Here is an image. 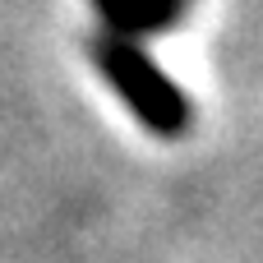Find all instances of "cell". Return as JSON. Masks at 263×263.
I'll return each instance as SVG.
<instances>
[{
  "label": "cell",
  "mask_w": 263,
  "mask_h": 263,
  "mask_svg": "<svg viewBox=\"0 0 263 263\" xmlns=\"http://www.w3.org/2000/svg\"><path fill=\"white\" fill-rule=\"evenodd\" d=\"M92 60H97V69L111 79V88L129 102V111H134L153 134H180V129H185L190 106H185L180 88H176L129 37H116V32L97 37V42H92Z\"/></svg>",
  "instance_id": "cell-1"
},
{
  "label": "cell",
  "mask_w": 263,
  "mask_h": 263,
  "mask_svg": "<svg viewBox=\"0 0 263 263\" xmlns=\"http://www.w3.org/2000/svg\"><path fill=\"white\" fill-rule=\"evenodd\" d=\"M97 5V14L106 18V28L116 32V37H143V32H162V28H171L180 14L171 9V5H162V0H92Z\"/></svg>",
  "instance_id": "cell-2"
},
{
  "label": "cell",
  "mask_w": 263,
  "mask_h": 263,
  "mask_svg": "<svg viewBox=\"0 0 263 263\" xmlns=\"http://www.w3.org/2000/svg\"><path fill=\"white\" fill-rule=\"evenodd\" d=\"M162 5H171V9H176V14H180V9H185V0H162Z\"/></svg>",
  "instance_id": "cell-3"
}]
</instances>
